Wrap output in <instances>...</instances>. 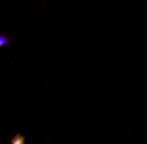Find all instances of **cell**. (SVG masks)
I'll return each mask as SVG.
<instances>
[{"label": "cell", "mask_w": 147, "mask_h": 144, "mask_svg": "<svg viewBox=\"0 0 147 144\" xmlns=\"http://www.w3.org/2000/svg\"><path fill=\"white\" fill-rule=\"evenodd\" d=\"M7 43H10V36H7V34H0V48L7 46Z\"/></svg>", "instance_id": "2"}, {"label": "cell", "mask_w": 147, "mask_h": 144, "mask_svg": "<svg viewBox=\"0 0 147 144\" xmlns=\"http://www.w3.org/2000/svg\"><path fill=\"white\" fill-rule=\"evenodd\" d=\"M24 142H27V139H24V135H22V132H17V135L12 137V144H24Z\"/></svg>", "instance_id": "1"}]
</instances>
